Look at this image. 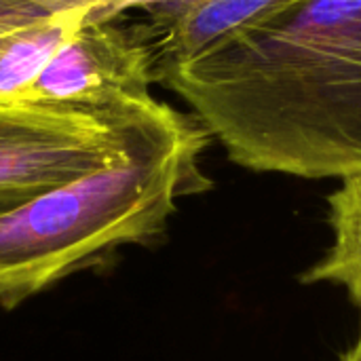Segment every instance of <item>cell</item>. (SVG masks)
<instances>
[{
	"label": "cell",
	"mask_w": 361,
	"mask_h": 361,
	"mask_svg": "<svg viewBox=\"0 0 361 361\" xmlns=\"http://www.w3.org/2000/svg\"><path fill=\"white\" fill-rule=\"evenodd\" d=\"M250 171H361V0H300L154 74Z\"/></svg>",
	"instance_id": "cell-1"
},
{
	"label": "cell",
	"mask_w": 361,
	"mask_h": 361,
	"mask_svg": "<svg viewBox=\"0 0 361 361\" xmlns=\"http://www.w3.org/2000/svg\"><path fill=\"white\" fill-rule=\"evenodd\" d=\"M212 135L195 116L144 99L127 152L0 216V307L13 309L131 243H150L178 199L212 188L201 154Z\"/></svg>",
	"instance_id": "cell-2"
},
{
	"label": "cell",
	"mask_w": 361,
	"mask_h": 361,
	"mask_svg": "<svg viewBox=\"0 0 361 361\" xmlns=\"http://www.w3.org/2000/svg\"><path fill=\"white\" fill-rule=\"evenodd\" d=\"M148 97L129 99L106 114L0 106V216L118 161L127 152L135 110Z\"/></svg>",
	"instance_id": "cell-3"
},
{
	"label": "cell",
	"mask_w": 361,
	"mask_h": 361,
	"mask_svg": "<svg viewBox=\"0 0 361 361\" xmlns=\"http://www.w3.org/2000/svg\"><path fill=\"white\" fill-rule=\"evenodd\" d=\"M97 19L80 25L42 70L23 104L106 114L150 95L152 55L135 25Z\"/></svg>",
	"instance_id": "cell-4"
},
{
	"label": "cell",
	"mask_w": 361,
	"mask_h": 361,
	"mask_svg": "<svg viewBox=\"0 0 361 361\" xmlns=\"http://www.w3.org/2000/svg\"><path fill=\"white\" fill-rule=\"evenodd\" d=\"M296 2L300 0H152L142 6L146 19L137 30L157 74Z\"/></svg>",
	"instance_id": "cell-5"
},
{
	"label": "cell",
	"mask_w": 361,
	"mask_h": 361,
	"mask_svg": "<svg viewBox=\"0 0 361 361\" xmlns=\"http://www.w3.org/2000/svg\"><path fill=\"white\" fill-rule=\"evenodd\" d=\"M123 15L116 6H82L0 34V106L23 104L42 70L80 25Z\"/></svg>",
	"instance_id": "cell-6"
},
{
	"label": "cell",
	"mask_w": 361,
	"mask_h": 361,
	"mask_svg": "<svg viewBox=\"0 0 361 361\" xmlns=\"http://www.w3.org/2000/svg\"><path fill=\"white\" fill-rule=\"evenodd\" d=\"M328 203L334 243L302 281L343 286L361 313V171L345 176Z\"/></svg>",
	"instance_id": "cell-7"
},
{
	"label": "cell",
	"mask_w": 361,
	"mask_h": 361,
	"mask_svg": "<svg viewBox=\"0 0 361 361\" xmlns=\"http://www.w3.org/2000/svg\"><path fill=\"white\" fill-rule=\"evenodd\" d=\"M152 0H0V34L21 27L47 15L82 6H116L121 11L142 8Z\"/></svg>",
	"instance_id": "cell-8"
},
{
	"label": "cell",
	"mask_w": 361,
	"mask_h": 361,
	"mask_svg": "<svg viewBox=\"0 0 361 361\" xmlns=\"http://www.w3.org/2000/svg\"><path fill=\"white\" fill-rule=\"evenodd\" d=\"M341 361H361V330H360V338H357V343L343 355V360Z\"/></svg>",
	"instance_id": "cell-9"
}]
</instances>
